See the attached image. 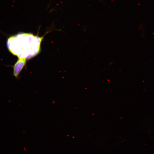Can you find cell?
Here are the masks:
<instances>
[{
  "mask_svg": "<svg viewBox=\"0 0 154 154\" xmlns=\"http://www.w3.org/2000/svg\"><path fill=\"white\" fill-rule=\"evenodd\" d=\"M26 60L25 58H19L14 65L13 74L16 78H18L20 72L26 64Z\"/></svg>",
  "mask_w": 154,
  "mask_h": 154,
  "instance_id": "obj_1",
  "label": "cell"
}]
</instances>
